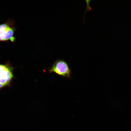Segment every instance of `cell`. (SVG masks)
<instances>
[{"mask_svg":"<svg viewBox=\"0 0 131 131\" xmlns=\"http://www.w3.org/2000/svg\"><path fill=\"white\" fill-rule=\"evenodd\" d=\"M0 83L4 85L5 86L8 85L9 84L5 80L0 77Z\"/></svg>","mask_w":131,"mask_h":131,"instance_id":"cell-4","label":"cell"},{"mask_svg":"<svg viewBox=\"0 0 131 131\" xmlns=\"http://www.w3.org/2000/svg\"><path fill=\"white\" fill-rule=\"evenodd\" d=\"M5 86L4 85L0 83V89Z\"/></svg>","mask_w":131,"mask_h":131,"instance_id":"cell-5","label":"cell"},{"mask_svg":"<svg viewBox=\"0 0 131 131\" xmlns=\"http://www.w3.org/2000/svg\"><path fill=\"white\" fill-rule=\"evenodd\" d=\"M50 73H55L61 76L71 79L72 68L69 67L67 62L63 59H58L48 69Z\"/></svg>","mask_w":131,"mask_h":131,"instance_id":"cell-1","label":"cell"},{"mask_svg":"<svg viewBox=\"0 0 131 131\" xmlns=\"http://www.w3.org/2000/svg\"><path fill=\"white\" fill-rule=\"evenodd\" d=\"M14 21L8 19L4 23L0 24V42H6L9 40L13 42L15 38L13 36L15 29Z\"/></svg>","mask_w":131,"mask_h":131,"instance_id":"cell-2","label":"cell"},{"mask_svg":"<svg viewBox=\"0 0 131 131\" xmlns=\"http://www.w3.org/2000/svg\"><path fill=\"white\" fill-rule=\"evenodd\" d=\"M90 1L91 0H85V1L87 3V6L86 8L83 17V20L84 22V18L86 13H87V11H89L91 9V8L90 5Z\"/></svg>","mask_w":131,"mask_h":131,"instance_id":"cell-3","label":"cell"}]
</instances>
